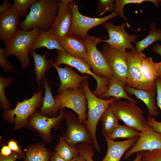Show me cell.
Returning <instances> with one entry per match:
<instances>
[{
    "label": "cell",
    "mask_w": 161,
    "mask_h": 161,
    "mask_svg": "<svg viewBox=\"0 0 161 161\" xmlns=\"http://www.w3.org/2000/svg\"><path fill=\"white\" fill-rule=\"evenodd\" d=\"M37 0H14L13 6L20 16L25 17L27 10Z\"/></svg>",
    "instance_id": "cell-34"
},
{
    "label": "cell",
    "mask_w": 161,
    "mask_h": 161,
    "mask_svg": "<svg viewBox=\"0 0 161 161\" xmlns=\"http://www.w3.org/2000/svg\"><path fill=\"white\" fill-rule=\"evenodd\" d=\"M158 72L159 75V77H161V61L158 68Z\"/></svg>",
    "instance_id": "cell-49"
},
{
    "label": "cell",
    "mask_w": 161,
    "mask_h": 161,
    "mask_svg": "<svg viewBox=\"0 0 161 161\" xmlns=\"http://www.w3.org/2000/svg\"><path fill=\"white\" fill-rule=\"evenodd\" d=\"M160 62H154L151 57H145L143 60L141 69L145 79L149 83L156 85L157 79L159 77L158 68Z\"/></svg>",
    "instance_id": "cell-26"
},
{
    "label": "cell",
    "mask_w": 161,
    "mask_h": 161,
    "mask_svg": "<svg viewBox=\"0 0 161 161\" xmlns=\"http://www.w3.org/2000/svg\"><path fill=\"white\" fill-rule=\"evenodd\" d=\"M125 88L127 93L134 95L145 104L148 109L149 116L155 117L158 115V110L156 103V91L137 89L126 85Z\"/></svg>",
    "instance_id": "cell-22"
},
{
    "label": "cell",
    "mask_w": 161,
    "mask_h": 161,
    "mask_svg": "<svg viewBox=\"0 0 161 161\" xmlns=\"http://www.w3.org/2000/svg\"><path fill=\"white\" fill-rule=\"evenodd\" d=\"M13 6L8 0H4L3 4L0 7V15L8 10Z\"/></svg>",
    "instance_id": "cell-43"
},
{
    "label": "cell",
    "mask_w": 161,
    "mask_h": 161,
    "mask_svg": "<svg viewBox=\"0 0 161 161\" xmlns=\"http://www.w3.org/2000/svg\"><path fill=\"white\" fill-rule=\"evenodd\" d=\"M79 155L76 156L75 157H74L70 161H76Z\"/></svg>",
    "instance_id": "cell-50"
},
{
    "label": "cell",
    "mask_w": 161,
    "mask_h": 161,
    "mask_svg": "<svg viewBox=\"0 0 161 161\" xmlns=\"http://www.w3.org/2000/svg\"><path fill=\"white\" fill-rule=\"evenodd\" d=\"M59 113L57 117H49L39 112L35 111L31 116L30 123L39 132L46 137L50 134L51 129L64 117V110H59Z\"/></svg>",
    "instance_id": "cell-21"
},
{
    "label": "cell",
    "mask_w": 161,
    "mask_h": 161,
    "mask_svg": "<svg viewBox=\"0 0 161 161\" xmlns=\"http://www.w3.org/2000/svg\"><path fill=\"white\" fill-rule=\"evenodd\" d=\"M42 47L49 49H56L66 52L57 39L53 36L50 28L47 30L41 31L33 42L30 52Z\"/></svg>",
    "instance_id": "cell-24"
},
{
    "label": "cell",
    "mask_w": 161,
    "mask_h": 161,
    "mask_svg": "<svg viewBox=\"0 0 161 161\" xmlns=\"http://www.w3.org/2000/svg\"><path fill=\"white\" fill-rule=\"evenodd\" d=\"M76 161H86V160L81 155L79 154Z\"/></svg>",
    "instance_id": "cell-48"
},
{
    "label": "cell",
    "mask_w": 161,
    "mask_h": 161,
    "mask_svg": "<svg viewBox=\"0 0 161 161\" xmlns=\"http://www.w3.org/2000/svg\"><path fill=\"white\" fill-rule=\"evenodd\" d=\"M161 149V133L154 131L147 124L135 144L124 154L123 159L127 160L133 154L138 152Z\"/></svg>",
    "instance_id": "cell-14"
},
{
    "label": "cell",
    "mask_w": 161,
    "mask_h": 161,
    "mask_svg": "<svg viewBox=\"0 0 161 161\" xmlns=\"http://www.w3.org/2000/svg\"><path fill=\"white\" fill-rule=\"evenodd\" d=\"M110 106L119 120L139 131H143L147 124L143 111L136 103L116 100Z\"/></svg>",
    "instance_id": "cell-5"
},
{
    "label": "cell",
    "mask_w": 161,
    "mask_h": 161,
    "mask_svg": "<svg viewBox=\"0 0 161 161\" xmlns=\"http://www.w3.org/2000/svg\"><path fill=\"white\" fill-rule=\"evenodd\" d=\"M126 22H124L120 25H116L110 21L107 22L103 24L107 30L109 38L102 41L111 47L120 50H126L135 49L131 42L136 43L137 36L134 35H130L126 32L125 26Z\"/></svg>",
    "instance_id": "cell-13"
},
{
    "label": "cell",
    "mask_w": 161,
    "mask_h": 161,
    "mask_svg": "<svg viewBox=\"0 0 161 161\" xmlns=\"http://www.w3.org/2000/svg\"><path fill=\"white\" fill-rule=\"evenodd\" d=\"M125 86L113 76L109 80L108 88L106 92L98 97L106 99L111 97L115 98L117 100H120L121 98H123L129 102L136 103V100L130 97L126 92Z\"/></svg>",
    "instance_id": "cell-25"
},
{
    "label": "cell",
    "mask_w": 161,
    "mask_h": 161,
    "mask_svg": "<svg viewBox=\"0 0 161 161\" xmlns=\"http://www.w3.org/2000/svg\"><path fill=\"white\" fill-rule=\"evenodd\" d=\"M81 86L85 93L88 108L87 119L84 124L93 139V148L96 151L99 152L101 148L96 136L97 123L105 110L116 100L113 97L101 99L95 95L89 88L88 79L82 82Z\"/></svg>",
    "instance_id": "cell-2"
},
{
    "label": "cell",
    "mask_w": 161,
    "mask_h": 161,
    "mask_svg": "<svg viewBox=\"0 0 161 161\" xmlns=\"http://www.w3.org/2000/svg\"><path fill=\"white\" fill-rule=\"evenodd\" d=\"M87 49V53L84 60L91 67L93 72L97 76L109 79L113 76L112 72L106 60L97 48L102 41L100 38L88 35L84 39Z\"/></svg>",
    "instance_id": "cell-9"
},
{
    "label": "cell",
    "mask_w": 161,
    "mask_h": 161,
    "mask_svg": "<svg viewBox=\"0 0 161 161\" xmlns=\"http://www.w3.org/2000/svg\"><path fill=\"white\" fill-rule=\"evenodd\" d=\"M58 0H37L31 6L25 19L20 23V28L29 31L34 28L47 30L52 27L58 9Z\"/></svg>",
    "instance_id": "cell-1"
},
{
    "label": "cell",
    "mask_w": 161,
    "mask_h": 161,
    "mask_svg": "<svg viewBox=\"0 0 161 161\" xmlns=\"http://www.w3.org/2000/svg\"><path fill=\"white\" fill-rule=\"evenodd\" d=\"M49 161H66L59 156L55 152L53 153L50 158Z\"/></svg>",
    "instance_id": "cell-45"
},
{
    "label": "cell",
    "mask_w": 161,
    "mask_h": 161,
    "mask_svg": "<svg viewBox=\"0 0 161 161\" xmlns=\"http://www.w3.org/2000/svg\"><path fill=\"white\" fill-rule=\"evenodd\" d=\"M67 129L62 137L69 145L76 147L83 143L93 144V140L84 123L80 121L78 115L70 111L64 112Z\"/></svg>",
    "instance_id": "cell-11"
},
{
    "label": "cell",
    "mask_w": 161,
    "mask_h": 161,
    "mask_svg": "<svg viewBox=\"0 0 161 161\" xmlns=\"http://www.w3.org/2000/svg\"><path fill=\"white\" fill-rule=\"evenodd\" d=\"M153 52L159 54L161 57V44H157L152 47Z\"/></svg>",
    "instance_id": "cell-46"
},
{
    "label": "cell",
    "mask_w": 161,
    "mask_h": 161,
    "mask_svg": "<svg viewBox=\"0 0 161 161\" xmlns=\"http://www.w3.org/2000/svg\"><path fill=\"white\" fill-rule=\"evenodd\" d=\"M13 152L8 145H4L1 149L0 155L4 156H8L11 155Z\"/></svg>",
    "instance_id": "cell-44"
},
{
    "label": "cell",
    "mask_w": 161,
    "mask_h": 161,
    "mask_svg": "<svg viewBox=\"0 0 161 161\" xmlns=\"http://www.w3.org/2000/svg\"><path fill=\"white\" fill-rule=\"evenodd\" d=\"M71 1L58 0L57 14L50 28L53 36L56 39L64 37L69 34L73 18L70 4Z\"/></svg>",
    "instance_id": "cell-15"
},
{
    "label": "cell",
    "mask_w": 161,
    "mask_h": 161,
    "mask_svg": "<svg viewBox=\"0 0 161 161\" xmlns=\"http://www.w3.org/2000/svg\"><path fill=\"white\" fill-rule=\"evenodd\" d=\"M0 65L4 72L8 73L14 71L13 65L7 60L4 49L1 47H0Z\"/></svg>",
    "instance_id": "cell-38"
},
{
    "label": "cell",
    "mask_w": 161,
    "mask_h": 161,
    "mask_svg": "<svg viewBox=\"0 0 161 161\" xmlns=\"http://www.w3.org/2000/svg\"><path fill=\"white\" fill-rule=\"evenodd\" d=\"M92 144L83 143L78 144L76 146L78 153L81 155L86 161H94L93 157L95 156L94 151Z\"/></svg>",
    "instance_id": "cell-35"
},
{
    "label": "cell",
    "mask_w": 161,
    "mask_h": 161,
    "mask_svg": "<svg viewBox=\"0 0 161 161\" xmlns=\"http://www.w3.org/2000/svg\"><path fill=\"white\" fill-rule=\"evenodd\" d=\"M115 6L114 12L116 13L121 18L126 21L128 27H130L126 18L125 17L123 13L124 6L129 4H138L145 1H149L153 3L157 7L159 5L161 4V0H115Z\"/></svg>",
    "instance_id": "cell-32"
},
{
    "label": "cell",
    "mask_w": 161,
    "mask_h": 161,
    "mask_svg": "<svg viewBox=\"0 0 161 161\" xmlns=\"http://www.w3.org/2000/svg\"><path fill=\"white\" fill-rule=\"evenodd\" d=\"M107 149L102 161H120L122 156L129 149L132 147L139 137H135L121 141H115L105 138Z\"/></svg>",
    "instance_id": "cell-20"
},
{
    "label": "cell",
    "mask_w": 161,
    "mask_h": 161,
    "mask_svg": "<svg viewBox=\"0 0 161 161\" xmlns=\"http://www.w3.org/2000/svg\"><path fill=\"white\" fill-rule=\"evenodd\" d=\"M42 92L41 88H38V91L35 92L30 98L25 99L22 102L18 101L13 109L4 110L3 117L9 121L14 122L16 129L23 127L27 123L29 117L42 104Z\"/></svg>",
    "instance_id": "cell-4"
},
{
    "label": "cell",
    "mask_w": 161,
    "mask_h": 161,
    "mask_svg": "<svg viewBox=\"0 0 161 161\" xmlns=\"http://www.w3.org/2000/svg\"><path fill=\"white\" fill-rule=\"evenodd\" d=\"M141 132L134 128L125 125H119L110 134L105 138L114 140L118 138L129 139L139 137Z\"/></svg>",
    "instance_id": "cell-29"
},
{
    "label": "cell",
    "mask_w": 161,
    "mask_h": 161,
    "mask_svg": "<svg viewBox=\"0 0 161 161\" xmlns=\"http://www.w3.org/2000/svg\"><path fill=\"white\" fill-rule=\"evenodd\" d=\"M29 54L32 56L34 60L35 80L38 85V88H40L42 81L46 77V72L53 67V60L47 59L48 53L46 52L42 55L38 54L35 51L30 52Z\"/></svg>",
    "instance_id": "cell-23"
},
{
    "label": "cell",
    "mask_w": 161,
    "mask_h": 161,
    "mask_svg": "<svg viewBox=\"0 0 161 161\" xmlns=\"http://www.w3.org/2000/svg\"><path fill=\"white\" fill-rule=\"evenodd\" d=\"M58 55L54 61L55 64L59 66L64 64L73 67L82 74L90 75L96 80L97 85L93 93L97 97L102 95L107 91L109 79L100 77L91 71L90 65L83 60L73 56L66 52L57 50Z\"/></svg>",
    "instance_id": "cell-7"
},
{
    "label": "cell",
    "mask_w": 161,
    "mask_h": 161,
    "mask_svg": "<svg viewBox=\"0 0 161 161\" xmlns=\"http://www.w3.org/2000/svg\"><path fill=\"white\" fill-rule=\"evenodd\" d=\"M101 52L113 75L125 85L127 73V51L113 48L105 43Z\"/></svg>",
    "instance_id": "cell-12"
},
{
    "label": "cell",
    "mask_w": 161,
    "mask_h": 161,
    "mask_svg": "<svg viewBox=\"0 0 161 161\" xmlns=\"http://www.w3.org/2000/svg\"><path fill=\"white\" fill-rule=\"evenodd\" d=\"M20 17L13 4L0 15V38L6 45L18 29Z\"/></svg>",
    "instance_id": "cell-16"
},
{
    "label": "cell",
    "mask_w": 161,
    "mask_h": 161,
    "mask_svg": "<svg viewBox=\"0 0 161 161\" xmlns=\"http://www.w3.org/2000/svg\"><path fill=\"white\" fill-rule=\"evenodd\" d=\"M53 67L58 74L60 84L57 91L58 93L69 89H75L81 87L82 82L89 78L88 75H80L68 65H65L64 67L56 65L52 60Z\"/></svg>",
    "instance_id": "cell-17"
},
{
    "label": "cell",
    "mask_w": 161,
    "mask_h": 161,
    "mask_svg": "<svg viewBox=\"0 0 161 161\" xmlns=\"http://www.w3.org/2000/svg\"><path fill=\"white\" fill-rule=\"evenodd\" d=\"M100 120L102 123V133L104 137L110 134L119 125V120L109 106L104 112Z\"/></svg>",
    "instance_id": "cell-27"
},
{
    "label": "cell",
    "mask_w": 161,
    "mask_h": 161,
    "mask_svg": "<svg viewBox=\"0 0 161 161\" xmlns=\"http://www.w3.org/2000/svg\"><path fill=\"white\" fill-rule=\"evenodd\" d=\"M23 157L18 153L13 152L11 155L8 156L0 155V161H16L17 159Z\"/></svg>",
    "instance_id": "cell-42"
},
{
    "label": "cell",
    "mask_w": 161,
    "mask_h": 161,
    "mask_svg": "<svg viewBox=\"0 0 161 161\" xmlns=\"http://www.w3.org/2000/svg\"><path fill=\"white\" fill-rule=\"evenodd\" d=\"M141 161H161V149L143 151Z\"/></svg>",
    "instance_id": "cell-37"
},
{
    "label": "cell",
    "mask_w": 161,
    "mask_h": 161,
    "mask_svg": "<svg viewBox=\"0 0 161 161\" xmlns=\"http://www.w3.org/2000/svg\"><path fill=\"white\" fill-rule=\"evenodd\" d=\"M41 31L38 28L29 31L18 29L4 49L6 57L15 55L20 61L22 69L25 70L30 65L29 54L32 45Z\"/></svg>",
    "instance_id": "cell-3"
},
{
    "label": "cell",
    "mask_w": 161,
    "mask_h": 161,
    "mask_svg": "<svg viewBox=\"0 0 161 161\" xmlns=\"http://www.w3.org/2000/svg\"><path fill=\"white\" fill-rule=\"evenodd\" d=\"M66 52L75 57L84 60L87 53V49L84 40L74 34L57 38Z\"/></svg>",
    "instance_id": "cell-18"
},
{
    "label": "cell",
    "mask_w": 161,
    "mask_h": 161,
    "mask_svg": "<svg viewBox=\"0 0 161 161\" xmlns=\"http://www.w3.org/2000/svg\"><path fill=\"white\" fill-rule=\"evenodd\" d=\"M55 98L60 105L59 110H64L65 107L71 109L77 114L80 122L84 123L87 119V105L85 93L82 86L58 93Z\"/></svg>",
    "instance_id": "cell-10"
},
{
    "label": "cell",
    "mask_w": 161,
    "mask_h": 161,
    "mask_svg": "<svg viewBox=\"0 0 161 161\" xmlns=\"http://www.w3.org/2000/svg\"><path fill=\"white\" fill-rule=\"evenodd\" d=\"M72 10L73 18L72 25L69 34H74L85 39L88 35L87 33L92 28L103 24L109 19L118 16L113 11L110 14L102 18H91L86 16L80 12L78 3L71 0L70 3Z\"/></svg>",
    "instance_id": "cell-8"
},
{
    "label": "cell",
    "mask_w": 161,
    "mask_h": 161,
    "mask_svg": "<svg viewBox=\"0 0 161 161\" xmlns=\"http://www.w3.org/2000/svg\"><path fill=\"white\" fill-rule=\"evenodd\" d=\"M150 28V31L148 35L136 43L135 49L138 53H142L143 51L154 42L157 41H161V30L157 27L155 23H152Z\"/></svg>",
    "instance_id": "cell-28"
},
{
    "label": "cell",
    "mask_w": 161,
    "mask_h": 161,
    "mask_svg": "<svg viewBox=\"0 0 161 161\" xmlns=\"http://www.w3.org/2000/svg\"><path fill=\"white\" fill-rule=\"evenodd\" d=\"M143 152V151L137 152L136 157L133 161H141Z\"/></svg>",
    "instance_id": "cell-47"
},
{
    "label": "cell",
    "mask_w": 161,
    "mask_h": 161,
    "mask_svg": "<svg viewBox=\"0 0 161 161\" xmlns=\"http://www.w3.org/2000/svg\"><path fill=\"white\" fill-rule=\"evenodd\" d=\"M12 77L5 78L0 76V107L4 110H9L12 107L11 105L8 100L5 93V89L10 87L13 82Z\"/></svg>",
    "instance_id": "cell-33"
},
{
    "label": "cell",
    "mask_w": 161,
    "mask_h": 161,
    "mask_svg": "<svg viewBox=\"0 0 161 161\" xmlns=\"http://www.w3.org/2000/svg\"><path fill=\"white\" fill-rule=\"evenodd\" d=\"M55 151L57 154L66 161H70L79 154L76 147L69 145L62 137L60 138Z\"/></svg>",
    "instance_id": "cell-31"
},
{
    "label": "cell",
    "mask_w": 161,
    "mask_h": 161,
    "mask_svg": "<svg viewBox=\"0 0 161 161\" xmlns=\"http://www.w3.org/2000/svg\"><path fill=\"white\" fill-rule=\"evenodd\" d=\"M146 120L147 124L154 131L161 133V121H158L155 117L149 116L147 117Z\"/></svg>",
    "instance_id": "cell-39"
},
{
    "label": "cell",
    "mask_w": 161,
    "mask_h": 161,
    "mask_svg": "<svg viewBox=\"0 0 161 161\" xmlns=\"http://www.w3.org/2000/svg\"><path fill=\"white\" fill-rule=\"evenodd\" d=\"M146 57L135 49L127 51V73L126 85L131 87L148 91L156 90V85L148 83L144 78L141 69L143 59Z\"/></svg>",
    "instance_id": "cell-6"
},
{
    "label": "cell",
    "mask_w": 161,
    "mask_h": 161,
    "mask_svg": "<svg viewBox=\"0 0 161 161\" xmlns=\"http://www.w3.org/2000/svg\"><path fill=\"white\" fill-rule=\"evenodd\" d=\"M8 146L13 152L18 153L23 157L24 154L16 141L12 140L8 142Z\"/></svg>",
    "instance_id": "cell-41"
},
{
    "label": "cell",
    "mask_w": 161,
    "mask_h": 161,
    "mask_svg": "<svg viewBox=\"0 0 161 161\" xmlns=\"http://www.w3.org/2000/svg\"><path fill=\"white\" fill-rule=\"evenodd\" d=\"M52 155L41 146L30 148L24 154L23 161H49Z\"/></svg>",
    "instance_id": "cell-30"
},
{
    "label": "cell",
    "mask_w": 161,
    "mask_h": 161,
    "mask_svg": "<svg viewBox=\"0 0 161 161\" xmlns=\"http://www.w3.org/2000/svg\"><path fill=\"white\" fill-rule=\"evenodd\" d=\"M97 6L100 15H101L107 11H113L115 3L114 0H98Z\"/></svg>",
    "instance_id": "cell-36"
},
{
    "label": "cell",
    "mask_w": 161,
    "mask_h": 161,
    "mask_svg": "<svg viewBox=\"0 0 161 161\" xmlns=\"http://www.w3.org/2000/svg\"><path fill=\"white\" fill-rule=\"evenodd\" d=\"M156 84L157 93V106L159 108L161 112V77H158L156 81Z\"/></svg>",
    "instance_id": "cell-40"
},
{
    "label": "cell",
    "mask_w": 161,
    "mask_h": 161,
    "mask_svg": "<svg viewBox=\"0 0 161 161\" xmlns=\"http://www.w3.org/2000/svg\"><path fill=\"white\" fill-rule=\"evenodd\" d=\"M41 85L45 91L42 106L38 112L47 117H56L60 106L53 95L51 81L46 77L42 81Z\"/></svg>",
    "instance_id": "cell-19"
}]
</instances>
